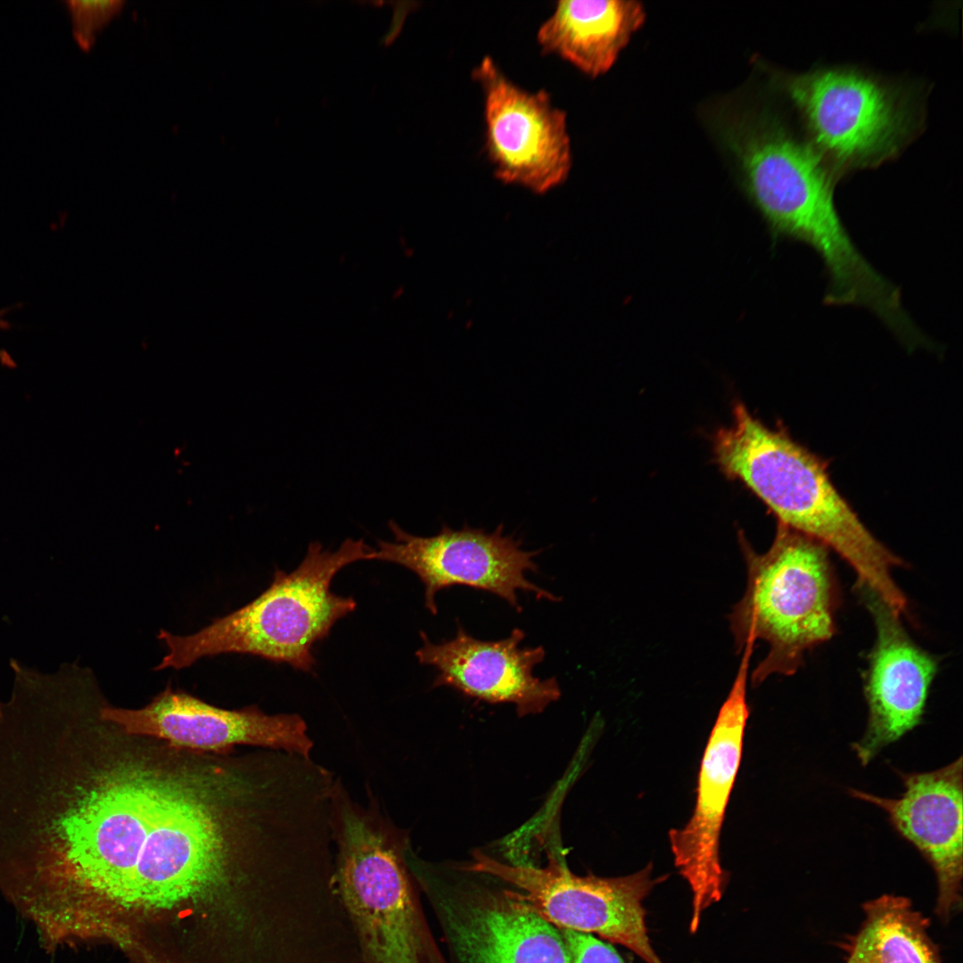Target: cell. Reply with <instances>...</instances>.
Returning <instances> with one entry per match:
<instances>
[{"label": "cell", "mask_w": 963, "mask_h": 963, "mask_svg": "<svg viewBox=\"0 0 963 963\" xmlns=\"http://www.w3.org/2000/svg\"><path fill=\"white\" fill-rule=\"evenodd\" d=\"M740 544L747 584L728 621L737 652L759 639L769 646L752 674L757 686L775 673L793 674L807 650L833 637L839 594L828 549L819 542L778 524L765 553L741 535Z\"/></svg>", "instance_id": "cell-6"}, {"label": "cell", "mask_w": 963, "mask_h": 963, "mask_svg": "<svg viewBox=\"0 0 963 963\" xmlns=\"http://www.w3.org/2000/svg\"><path fill=\"white\" fill-rule=\"evenodd\" d=\"M100 716L127 734L193 750L221 751L249 745L310 758L314 745L299 714L270 715L257 706L225 710L170 687L140 709L103 704Z\"/></svg>", "instance_id": "cell-12"}, {"label": "cell", "mask_w": 963, "mask_h": 963, "mask_svg": "<svg viewBox=\"0 0 963 963\" xmlns=\"http://www.w3.org/2000/svg\"><path fill=\"white\" fill-rule=\"evenodd\" d=\"M472 78L483 95L484 149L495 177L537 193L563 184L572 164L565 111L544 89L514 84L490 56Z\"/></svg>", "instance_id": "cell-10"}, {"label": "cell", "mask_w": 963, "mask_h": 963, "mask_svg": "<svg viewBox=\"0 0 963 963\" xmlns=\"http://www.w3.org/2000/svg\"><path fill=\"white\" fill-rule=\"evenodd\" d=\"M334 883L360 963H449L405 858L408 837L377 799L353 801L340 780L332 805Z\"/></svg>", "instance_id": "cell-3"}, {"label": "cell", "mask_w": 963, "mask_h": 963, "mask_svg": "<svg viewBox=\"0 0 963 963\" xmlns=\"http://www.w3.org/2000/svg\"><path fill=\"white\" fill-rule=\"evenodd\" d=\"M860 589L876 628L864 679L868 721L862 738L852 745L867 765L920 723L938 663L911 639L899 612L872 591Z\"/></svg>", "instance_id": "cell-13"}, {"label": "cell", "mask_w": 963, "mask_h": 963, "mask_svg": "<svg viewBox=\"0 0 963 963\" xmlns=\"http://www.w3.org/2000/svg\"><path fill=\"white\" fill-rule=\"evenodd\" d=\"M802 132L840 178L897 158L922 132L926 86L854 66L772 70Z\"/></svg>", "instance_id": "cell-5"}, {"label": "cell", "mask_w": 963, "mask_h": 963, "mask_svg": "<svg viewBox=\"0 0 963 963\" xmlns=\"http://www.w3.org/2000/svg\"><path fill=\"white\" fill-rule=\"evenodd\" d=\"M395 541L380 540L373 560L398 564L415 572L424 585V605L436 615L437 593L452 586L484 590L522 612L518 590L531 592L537 599L557 602L560 598L532 583L527 572H537L534 558L540 553L522 548V541L504 533L503 525L494 531L465 526L453 530L443 525L432 537H419L389 523Z\"/></svg>", "instance_id": "cell-9"}, {"label": "cell", "mask_w": 963, "mask_h": 963, "mask_svg": "<svg viewBox=\"0 0 963 963\" xmlns=\"http://www.w3.org/2000/svg\"><path fill=\"white\" fill-rule=\"evenodd\" d=\"M464 869L512 885L516 890L506 892L513 899L558 929L597 934L645 963H664L646 922V898L663 880L654 878L651 863L629 875L603 877L575 875L555 858L538 868L504 864L475 852Z\"/></svg>", "instance_id": "cell-7"}, {"label": "cell", "mask_w": 963, "mask_h": 963, "mask_svg": "<svg viewBox=\"0 0 963 963\" xmlns=\"http://www.w3.org/2000/svg\"><path fill=\"white\" fill-rule=\"evenodd\" d=\"M420 637L423 646L416 656L438 671L433 687L447 686L490 704H514L519 716L540 713L561 696L556 678L532 674L546 652L541 646L521 647L525 633L520 629L496 641L477 639L460 623L449 640L433 644L423 631Z\"/></svg>", "instance_id": "cell-15"}, {"label": "cell", "mask_w": 963, "mask_h": 963, "mask_svg": "<svg viewBox=\"0 0 963 963\" xmlns=\"http://www.w3.org/2000/svg\"><path fill=\"white\" fill-rule=\"evenodd\" d=\"M4 313H5V310H0V330L8 329L9 326H10L8 321H6L4 319ZM0 362H1V364L4 365L6 366H9V367H13L15 366V363H14L13 359L12 358V357L5 350H1V349H0Z\"/></svg>", "instance_id": "cell-21"}, {"label": "cell", "mask_w": 963, "mask_h": 963, "mask_svg": "<svg viewBox=\"0 0 963 963\" xmlns=\"http://www.w3.org/2000/svg\"><path fill=\"white\" fill-rule=\"evenodd\" d=\"M202 777L103 759L96 739L47 742L21 765L2 809V857L28 918L78 931L100 900L171 906L216 885L236 844Z\"/></svg>", "instance_id": "cell-1"}, {"label": "cell", "mask_w": 963, "mask_h": 963, "mask_svg": "<svg viewBox=\"0 0 963 963\" xmlns=\"http://www.w3.org/2000/svg\"><path fill=\"white\" fill-rule=\"evenodd\" d=\"M862 910L860 927L842 942L844 963H942L929 919L909 898L882 894Z\"/></svg>", "instance_id": "cell-17"}, {"label": "cell", "mask_w": 963, "mask_h": 963, "mask_svg": "<svg viewBox=\"0 0 963 963\" xmlns=\"http://www.w3.org/2000/svg\"><path fill=\"white\" fill-rule=\"evenodd\" d=\"M714 454L721 469L753 491L778 524L835 550L856 572L860 588L905 613L907 598L892 574L902 561L865 527L815 456L766 427L741 403L731 425L717 432Z\"/></svg>", "instance_id": "cell-2"}, {"label": "cell", "mask_w": 963, "mask_h": 963, "mask_svg": "<svg viewBox=\"0 0 963 963\" xmlns=\"http://www.w3.org/2000/svg\"><path fill=\"white\" fill-rule=\"evenodd\" d=\"M962 757L936 770L900 773L904 791L884 798L856 789L850 794L883 809L896 831L932 867L937 882L934 913L942 923L960 911L963 873Z\"/></svg>", "instance_id": "cell-14"}, {"label": "cell", "mask_w": 963, "mask_h": 963, "mask_svg": "<svg viewBox=\"0 0 963 963\" xmlns=\"http://www.w3.org/2000/svg\"><path fill=\"white\" fill-rule=\"evenodd\" d=\"M124 0H69L73 36L85 50L94 44L96 34L120 11Z\"/></svg>", "instance_id": "cell-18"}, {"label": "cell", "mask_w": 963, "mask_h": 963, "mask_svg": "<svg viewBox=\"0 0 963 963\" xmlns=\"http://www.w3.org/2000/svg\"><path fill=\"white\" fill-rule=\"evenodd\" d=\"M568 953L569 963H625L611 943L593 934L559 929Z\"/></svg>", "instance_id": "cell-19"}, {"label": "cell", "mask_w": 963, "mask_h": 963, "mask_svg": "<svg viewBox=\"0 0 963 963\" xmlns=\"http://www.w3.org/2000/svg\"><path fill=\"white\" fill-rule=\"evenodd\" d=\"M420 4L416 1H399L393 6L392 18L386 33L382 37L381 43L389 45L400 32L407 14Z\"/></svg>", "instance_id": "cell-20"}, {"label": "cell", "mask_w": 963, "mask_h": 963, "mask_svg": "<svg viewBox=\"0 0 963 963\" xmlns=\"http://www.w3.org/2000/svg\"><path fill=\"white\" fill-rule=\"evenodd\" d=\"M751 655L752 650L743 651L733 685L711 731L701 761L693 814L683 827L669 832L674 865L691 893V934L699 929L704 912L722 899L728 882L720 861V841L749 717L746 683Z\"/></svg>", "instance_id": "cell-8"}, {"label": "cell", "mask_w": 963, "mask_h": 963, "mask_svg": "<svg viewBox=\"0 0 963 963\" xmlns=\"http://www.w3.org/2000/svg\"><path fill=\"white\" fill-rule=\"evenodd\" d=\"M374 554L363 539H347L336 551L311 542L295 570H276L268 588L247 605L193 634L160 630L158 638L168 652L154 669L179 670L203 657L235 653L313 671L314 645L357 606L352 597L333 593V577L351 563L373 560Z\"/></svg>", "instance_id": "cell-4"}, {"label": "cell", "mask_w": 963, "mask_h": 963, "mask_svg": "<svg viewBox=\"0 0 963 963\" xmlns=\"http://www.w3.org/2000/svg\"><path fill=\"white\" fill-rule=\"evenodd\" d=\"M644 19L635 1L562 0L539 27L537 41L543 53L596 78L613 66Z\"/></svg>", "instance_id": "cell-16"}, {"label": "cell", "mask_w": 963, "mask_h": 963, "mask_svg": "<svg viewBox=\"0 0 963 963\" xmlns=\"http://www.w3.org/2000/svg\"><path fill=\"white\" fill-rule=\"evenodd\" d=\"M417 885L459 963H569L560 930L506 891L457 893L432 870Z\"/></svg>", "instance_id": "cell-11"}]
</instances>
